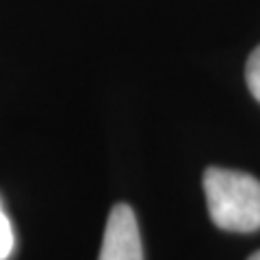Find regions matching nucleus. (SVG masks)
I'll return each instance as SVG.
<instances>
[{"label": "nucleus", "mask_w": 260, "mask_h": 260, "mask_svg": "<svg viewBox=\"0 0 260 260\" xmlns=\"http://www.w3.org/2000/svg\"><path fill=\"white\" fill-rule=\"evenodd\" d=\"M204 193L210 219L217 228L228 232L260 230V182L254 176L208 167Z\"/></svg>", "instance_id": "obj_1"}, {"label": "nucleus", "mask_w": 260, "mask_h": 260, "mask_svg": "<svg viewBox=\"0 0 260 260\" xmlns=\"http://www.w3.org/2000/svg\"><path fill=\"white\" fill-rule=\"evenodd\" d=\"M249 260H260V251H256V254H251Z\"/></svg>", "instance_id": "obj_5"}, {"label": "nucleus", "mask_w": 260, "mask_h": 260, "mask_svg": "<svg viewBox=\"0 0 260 260\" xmlns=\"http://www.w3.org/2000/svg\"><path fill=\"white\" fill-rule=\"evenodd\" d=\"M245 78H247V87L251 95L260 102V46L247 59V70H245Z\"/></svg>", "instance_id": "obj_4"}, {"label": "nucleus", "mask_w": 260, "mask_h": 260, "mask_svg": "<svg viewBox=\"0 0 260 260\" xmlns=\"http://www.w3.org/2000/svg\"><path fill=\"white\" fill-rule=\"evenodd\" d=\"M15 247V234H13V225L11 219L7 217L3 202H0V260H7L13 254Z\"/></svg>", "instance_id": "obj_3"}, {"label": "nucleus", "mask_w": 260, "mask_h": 260, "mask_svg": "<svg viewBox=\"0 0 260 260\" xmlns=\"http://www.w3.org/2000/svg\"><path fill=\"white\" fill-rule=\"evenodd\" d=\"M98 260H143V245L135 210L126 204L111 208Z\"/></svg>", "instance_id": "obj_2"}]
</instances>
